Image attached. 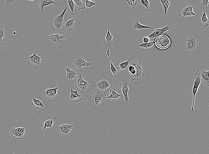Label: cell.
<instances>
[{
  "label": "cell",
  "instance_id": "cell-25",
  "mask_svg": "<svg viewBox=\"0 0 209 154\" xmlns=\"http://www.w3.org/2000/svg\"><path fill=\"white\" fill-rule=\"evenodd\" d=\"M66 72V76L65 80L68 82H72L77 76V73L74 70L70 69L68 67L64 68Z\"/></svg>",
  "mask_w": 209,
  "mask_h": 154
},
{
  "label": "cell",
  "instance_id": "cell-14",
  "mask_svg": "<svg viewBox=\"0 0 209 154\" xmlns=\"http://www.w3.org/2000/svg\"><path fill=\"white\" fill-rule=\"evenodd\" d=\"M140 21L139 19H137L129 22V25L130 30L132 31L143 29H148L153 30L155 28V26L153 25L147 26L141 24L139 23Z\"/></svg>",
  "mask_w": 209,
  "mask_h": 154
},
{
  "label": "cell",
  "instance_id": "cell-35",
  "mask_svg": "<svg viewBox=\"0 0 209 154\" xmlns=\"http://www.w3.org/2000/svg\"><path fill=\"white\" fill-rule=\"evenodd\" d=\"M140 1L142 5L145 7V11L147 12L149 11L150 9L152 6V4L150 2V0H140Z\"/></svg>",
  "mask_w": 209,
  "mask_h": 154
},
{
  "label": "cell",
  "instance_id": "cell-23",
  "mask_svg": "<svg viewBox=\"0 0 209 154\" xmlns=\"http://www.w3.org/2000/svg\"><path fill=\"white\" fill-rule=\"evenodd\" d=\"M155 43V41L148 43H142L138 45L136 49L137 51L142 52L148 51L151 50V47Z\"/></svg>",
  "mask_w": 209,
  "mask_h": 154
},
{
  "label": "cell",
  "instance_id": "cell-27",
  "mask_svg": "<svg viewBox=\"0 0 209 154\" xmlns=\"http://www.w3.org/2000/svg\"><path fill=\"white\" fill-rule=\"evenodd\" d=\"M106 56H107L109 58L110 64V70L111 71L112 76L115 78H117L121 76V74L118 70L113 65L110 58V53L109 52V49H108L105 54Z\"/></svg>",
  "mask_w": 209,
  "mask_h": 154
},
{
  "label": "cell",
  "instance_id": "cell-16",
  "mask_svg": "<svg viewBox=\"0 0 209 154\" xmlns=\"http://www.w3.org/2000/svg\"><path fill=\"white\" fill-rule=\"evenodd\" d=\"M107 94L103 90L96 89L93 94L92 99H94V104L98 106L102 103L105 99Z\"/></svg>",
  "mask_w": 209,
  "mask_h": 154
},
{
  "label": "cell",
  "instance_id": "cell-33",
  "mask_svg": "<svg viewBox=\"0 0 209 154\" xmlns=\"http://www.w3.org/2000/svg\"><path fill=\"white\" fill-rule=\"evenodd\" d=\"M73 1L76 4L78 10L83 9L86 7L84 0H73Z\"/></svg>",
  "mask_w": 209,
  "mask_h": 154
},
{
  "label": "cell",
  "instance_id": "cell-30",
  "mask_svg": "<svg viewBox=\"0 0 209 154\" xmlns=\"http://www.w3.org/2000/svg\"><path fill=\"white\" fill-rule=\"evenodd\" d=\"M110 95L109 96L105 97V98H108L112 101L117 100L121 96V94L117 93L115 91V88L111 89L110 91Z\"/></svg>",
  "mask_w": 209,
  "mask_h": 154
},
{
  "label": "cell",
  "instance_id": "cell-9",
  "mask_svg": "<svg viewBox=\"0 0 209 154\" xmlns=\"http://www.w3.org/2000/svg\"><path fill=\"white\" fill-rule=\"evenodd\" d=\"M113 80L103 75L96 78L94 86L98 89L103 90L113 86Z\"/></svg>",
  "mask_w": 209,
  "mask_h": 154
},
{
  "label": "cell",
  "instance_id": "cell-29",
  "mask_svg": "<svg viewBox=\"0 0 209 154\" xmlns=\"http://www.w3.org/2000/svg\"><path fill=\"white\" fill-rule=\"evenodd\" d=\"M19 0H3L5 7L7 9H12L16 7Z\"/></svg>",
  "mask_w": 209,
  "mask_h": 154
},
{
  "label": "cell",
  "instance_id": "cell-10",
  "mask_svg": "<svg viewBox=\"0 0 209 154\" xmlns=\"http://www.w3.org/2000/svg\"><path fill=\"white\" fill-rule=\"evenodd\" d=\"M36 51L34 52L33 54L30 56L27 54L25 56V59L28 64L34 69L41 68L42 64L41 60L42 56L39 57L36 54Z\"/></svg>",
  "mask_w": 209,
  "mask_h": 154
},
{
  "label": "cell",
  "instance_id": "cell-13",
  "mask_svg": "<svg viewBox=\"0 0 209 154\" xmlns=\"http://www.w3.org/2000/svg\"><path fill=\"white\" fill-rule=\"evenodd\" d=\"M197 72L200 77V85L205 87L208 86L209 71H207L203 67L200 66L198 68Z\"/></svg>",
  "mask_w": 209,
  "mask_h": 154
},
{
  "label": "cell",
  "instance_id": "cell-41",
  "mask_svg": "<svg viewBox=\"0 0 209 154\" xmlns=\"http://www.w3.org/2000/svg\"><path fill=\"white\" fill-rule=\"evenodd\" d=\"M143 43H148L150 41V38L148 36L144 37L143 38Z\"/></svg>",
  "mask_w": 209,
  "mask_h": 154
},
{
  "label": "cell",
  "instance_id": "cell-28",
  "mask_svg": "<svg viewBox=\"0 0 209 154\" xmlns=\"http://www.w3.org/2000/svg\"><path fill=\"white\" fill-rule=\"evenodd\" d=\"M56 118V117L52 116L50 117V116H48L45 120L42 131L43 132L45 129L48 127H49L50 129H52L53 124L55 123Z\"/></svg>",
  "mask_w": 209,
  "mask_h": 154
},
{
  "label": "cell",
  "instance_id": "cell-11",
  "mask_svg": "<svg viewBox=\"0 0 209 154\" xmlns=\"http://www.w3.org/2000/svg\"><path fill=\"white\" fill-rule=\"evenodd\" d=\"M34 1L37 7L39 10L40 14L42 15H43L45 12L44 9V6H49L50 4L56 7H58L60 5V0H36Z\"/></svg>",
  "mask_w": 209,
  "mask_h": 154
},
{
  "label": "cell",
  "instance_id": "cell-37",
  "mask_svg": "<svg viewBox=\"0 0 209 154\" xmlns=\"http://www.w3.org/2000/svg\"><path fill=\"white\" fill-rule=\"evenodd\" d=\"M85 3L86 7H88L90 8L93 6L96 5H98V1L96 0L95 2L90 0H84Z\"/></svg>",
  "mask_w": 209,
  "mask_h": 154
},
{
  "label": "cell",
  "instance_id": "cell-6",
  "mask_svg": "<svg viewBox=\"0 0 209 154\" xmlns=\"http://www.w3.org/2000/svg\"><path fill=\"white\" fill-rule=\"evenodd\" d=\"M179 7L177 12L179 16L182 18L188 16L198 17V15L195 14L193 11L194 6L191 5L189 2H185L179 6Z\"/></svg>",
  "mask_w": 209,
  "mask_h": 154
},
{
  "label": "cell",
  "instance_id": "cell-40",
  "mask_svg": "<svg viewBox=\"0 0 209 154\" xmlns=\"http://www.w3.org/2000/svg\"><path fill=\"white\" fill-rule=\"evenodd\" d=\"M126 1L127 2V3L128 4L130 5L131 7L132 8H135V6H136L137 4V3L135 2V0H126Z\"/></svg>",
  "mask_w": 209,
  "mask_h": 154
},
{
  "label": "cell",
  "instance_id": "cell-21",
  "mask_svg": "<svg viewBox=\"0 0 209 154\" xmlns=\"http://www.w3.org/2000/svg\"><path fill=\"white\" fill-rule=\"evenodd\" d=\"M73 125H71L70 124H64L58 126L57 130L61 135L67 136L69 134L70 131L73 129Z\"/></svg>",
  "mask_w": 209,
  "mask_h": 154
},
{
  "label": "cell",
  "instance_id": "cell-34",
  "mask_svg": "<svg viewBox=\"0 0 209 154\" xmlns=\"http://www.w3.org/2000/svg\"><path fill=\"white\" fill-rule=\"evenodd\" d=\"M201 20L202 23V26L204 28H205L209 26V20L206 13L204 12H203L202 15Z\"/></svg>",
  "mask_w": 209,
  "mask_h": 154
},
{
  "label": "cell",
  "instance_id": "cell-43",
  "mask_svg": "<svg viewBox=\"0 0 209 154\" xmlns=\"http://www.w3.org/2000/svg\"><path fill=\"white\" fill-rule=\"evenodd\" d=\"M29 1H34V0H29Z\"/></svg>",
  "mask_w": 209,
  "mask_h": 154
},
{
  "label": "cell",
  "instance_id": "cell-5",
  "mask_svg": "<svg viewBox=\"0 0 209 154\" xmlns=\"http://www.w3.org/2000/svg\"><path fill=\"white\" fill-rule=\"evenodd\" d=\"M71 64L74 68H77L81 71L83 67L88 68L92 64L91 63L87 62L83 56V54H76L71 57Z\"/></svg>",
  "mask_w": 209,
  "mask_h": 154
},
{
  "label": "cell",
  "instance_id": "cell-15",
  "mask_svg": "<svg viewBox=\"0 0 209 154\" xmlns=\"http://www.w3.org/2000/svg\"><path fill=\"white\" fill-rule=\"evenodd\" d=\"M25 132L24 127L11 128L9 130V133L11 136L17 139L21 140L23 139Z\"/></svg>",
  "mask_w": 209,
  "mask_h": 154
},
{
  "label": "cell",
  "instance_id": "cell-39",
  "mask_svg": "<svg viewBox=\"0 0 209 154\" xmlns=\"http://www.w3.org/2000/svg\"><path fill=\"white\" fill-rule=\"evenodd\" d=\"M3 25L2 24L0 25V41L2 43L3 38L5 37L4 35V31L5 29L3 28Z\"/></svg>",
  "mask_w": 209,
  "mask_h": 154
},
{
  "label": "cell",
  "instance_id": "cell-20",
  "mask_svg": "<svg viewBox=\"0 0 209 154\" xmlns=\"http://www.w3.org/2000/svg\"><path fill=\"white\" fill-rule=\"evenodd\" d=\"M172 27L169 24H167L163 28H156L151 34L148 36L149 38H153L157 37L162 34L164 32L169 31L171 29Z\"/></svg>",
  "mask_w": 209,
  "mask_h": 154
},
{
  "label": "cell",
  "instance_id": "cell-17",
  "mask_svg": "<svg viewBox=\"0 0 209 154\" xmlns=\"http://www.w3.org/2000/svg\"><path fill=\"white\" fill-rule=\"evenodd\" d=\"M119 89L123 94L125 102H128L129 100L128 94L129 91V84L127 80L124 79L121 81L119 85Z\"/></svg>",
  "mask_w": 209,
  "mask_h": 154
},
{
  "label": "cell",
  "instance_id": "cell-22",
  "mask_svg": "<svg viewBox=\"0 0 209 154\" xmlns=\"http://www.w3.org/2000/svg\"><path fill=\"white\" fill-rule=\"evenodd\" d=\"M70 94L69 101L72 103L77 102L83 100V96L77 93L78 89L75 91L70 88Z\"/></svg>",
  "mask_w": 209,
  "mask_h": 154
},
{
  "label": "cell",
  "instance_id": "cell-44",
  "mask_svg": "<svg viewBox=\"0 0 209 154\" xmlns=\"http://www.w3.org/2000/svg\"><path fill=\"white\" fill-rule=\"evenodd\" d=\"M13 154H15V153H14Z\"/></svg>",
  "mask_w": 209,
  "mask_h": 154
},
{
  "label": "cell",
  "instance_id": "cell-18",
  "mask_svg": "<svg viewBox=\"0 0 209 154\" xmlns=\"http://www.w3.org/2000/svg\"><path fill=\"white\" fill-rule=\"evenodd\" d=\"M80 24V22L78 19L77 17H74L72 19L66 21L63 27L62 30H66L68 31H71L75 25Z\"/></svg>",
  "mask_w": 209,
  "mask_h": 154
},
{
  "label": "cell",
  "instance_id": "cell-8",
  "mask_svg": "<svg viewBox=\"0 0 209 154\" xmlns=\"http://www.w3.org/2000/svg\"><path fill=\"white\" fill-rule=\"evenodd\" d=\"M155 41V44L156 47L162 50L168 49L171 43L170 37L164 34H162L157 37Z\"/></svg>",
  "mask_w": 209,
  "mask_h": 154
},
{
  "label": "cell",
  "instance_id": "cell-7",
  "mask_svg": "<svg viewBox=\"0 0 209 154\" xmlns=\"http://www.w3.org/2000/svg\"><path fill=\"white\" fill-rule=\"evenodd\" d=\"M60 85L52 89H47L45 90H42L41 93L44 97L51 102H55L60 98L57 92L58 89Z\"/></svg>",
  "mask_w": 209,
  "mask_h": 154
},
{
  "label": "cell",
  "instance_id": "cell-36",
  "mask_svg": "<svg viewBox=\"0 0 209 154\" xmlns=\"http://www.w3.org/2000/svg\"><path fill=\"white\" fill-rule=\"evenodd\" d=\"M209 4L208 0H200L198 3L199 7L200 10H203L207 7V5Z\"/></svg>",
  "mask_w": 209,
  "mask_h": 154
},
{
  "label": "cell",
  "instance_id": "cell-31",
  "mask_svg": "<svg viewBox=\"0 0 209 154\" xmlns=\"http://www.w3.org/2000/svg\"><path fill=\"white\" fill-rule=\"evenodd\" d=\"M30 100L32 105L35 108H38L39 107L44 108L41 100L36 99L33 97H31Z\"/></svg>",
  "mask_w": 209,
  "mask_h": 154
},
{
  "label": "cell",
  "instance_id": "cell-3",
  "mask_svg": "<svg viewBox=\"0 0 209 154\" xmlns=\"http://www.w3.org/2000/svg\"><path fill=\"white\" fill-rule=\"evenodd\" d=\"M47 37L49 43L56 49L63 48L67 43L66 36L64 34H59L58 32L55 34L51 33Z\"/></svg>",
  "mask_w": 209,
  "mask_h": 154
},
{
  "label": "cell",
  "instance_id": "cell-32",
  "mask_svg": "<svg viewBox=\"0 0 209 154\" xmlns=\"http://www.w3.org/2000/svg\"><path fill=\"white\" fill-rule=\"evenodd\" d=\"M159 1H160L164 8V15H167L168 8L172 3V0H159Z\"/></svg>",
  "mask_w": 209,
  "mask_h": 154
},
{
  "label": "cell",
  "instance_id": "cell-4",
  "mask_svg": "<svg viewBox=\"0 0 209 154\" xmlns=\"http://www.w3.org/2000/svg\"><path fill=\"white\" fill-rule=\"evenodd\" d=\"M72 83L76 88L80 89L81 92L82 93H88L91 89L89 82L84 80L80 73L76 76Z\"/></svg>",
  "mask_w": 209,
  "mask_h": 154
},
{
  "label": "cell",
  "instance_id": "cell-26",
  "mask_svg": "<svg viewBox=\"0 0 209 154\" xmlns=\"http://www.w3.org/2000/svg\"><path fill=\"white\" fill-rule=\"evenodd\" d=\"M133 57H129L126 61L120 63L119 67H117L116 69L120 74L123 73L127 70L130 62L133 61Z\"/></svg>",
  "mask_w": 209,
  "mask_h": 154
},
{
  "label": "cell",
  "instance_id": "cell-42",
  "mask_svg": "<svg viewBox=\"0 0 209 154\" xmlns=\"http://www.w3.org/2000/svg\"><path fill=\"white\" fill-rule=\"evenodd\" d=\"M16 32L14 31V32H13V34L14 35H16Z\"/></svg>",
  "mask_w": 209,
  "mask_h": 154
},
{
  "label": "cell",
  "instance_id": "cell-38",
  "mask_svg": "<svg viewBox=\"0 0 209 154\" xmlns=\"http://www.w3.org/2000/svg\"><path fill=\"white\" fill-rule=\"evenodd\" d=\"M67 1L70 9V11H69L70 14L72 15H75L74 11L75 8L74 2L72 0H68Z\"/></svg>",
  "mask_w": 209,
  "mask_h": 154
},
{
  "label": "cell",
  "instance_id": "cell-2",
  "mask_svg": "<svg viewBox=\"0 0 209 154\" xmlns=\"http://www.w3.org/2000/svg\"><path fill=\"white\" fill-rule=\"evenodd\" d=\"M68 9V6L65 7L62 13L59 15L55 14L53 17L50 20L51 25L50 28L53 31H61L62 28L66 22L67 20L64 18V16L66 10Z\"/></svg>",
  "mask_w": 209,
  "mask_h": 154
},
{
  "label": "cell",
  "instance_id": "cell-19",
  "mask_svg": "<svg viewBox=\"0 0 209 154\" xmlns=\"http://www.w3.org/2000/svg\"><path fill=\"white\" fill-rule=\"evenodd\" d=\"M187 43L185 44L186 46L185 49L188 51H193L197 47V41L196 36H191L189 38L185 40Z\"/></svg>",
  "mask_w": 209,
  "mask_h": 154
},
{
  "label": "cell",
  "instance_id": "cell-24",
  "mask_svg": "<svg viewBox=\"0 0 209 154\" xmlns=\"http://www.w3.org/2000/svg\"><path fill=\"white\" fill-rule=\"evenodd\" d=\"M103 43L105 46L108 49L113 47L114 46V44L113 36L110 33L108 28L107 29L105 40L103 41Z\"/></svg>",
  "mask_w": 209,
  "mask_h": 154
},
{
  "label": "cell",
  "instance_id": "cell-12",
  "mask_svg": "<svg viewBox=\"0 0 209 154\" xmlns=\"http://www.w3.org/2000/svg\"><path fill=\"white\" fill-rule=\"evenodd\" d=\"M193 85L191 91V93L193 94L192 106L191 109L190 110V112H193L194 111V107L195 95L198 91L200 83V77L197 71L194 73V77L193 79Z\"/></svg>",
  "mask_w": 209,
  "mask_h": 154
},
{
  "label": "cell",
  "instance_id": "cell-1",
  "mask_svg": "<svg viewBox=\"0 0 209 154\" xmlns=\"http://www.w3.org/2000/svg\"><path fill=\"white\" fill-rule=\"evenodd\" d=\"M127 69L129 75L133 81L139 80L144 75L143 67L141 65V61L138 62L136 59L130 62Z\"/></svg>",
  "mask_w": 209,
  "mask_h": 154
}]
</instances>
